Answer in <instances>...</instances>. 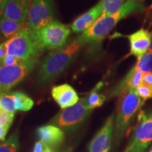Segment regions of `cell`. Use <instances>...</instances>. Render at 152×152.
Returning a JSON list of instances; mask_svg holds the SVG:
<instances>
[{
	"instance_id": "cell-1",
	"label": "cell",
	"mask_w": 152,
	"mask_h": 152,
	"mask_svg": "<svg viewBox=\"0 0 152 152\" xmlns=\"http://www.w3.org/2000/svg\"><path fill=\"white\" fill-rule=\"evenodd\" d=\"M145 6L140 0H128L115 14L107 16H101L92 27L82 33L77 39L82 45L100 42L120 20L131 14L145 10Z\"/></svg>"
},
{
	"instance_id": "cell-2",
	"label": "cell",
	"mask_w": 152,
	"mask_h": 152,
	"mask_svg": "<svg viewBox=\"0 0 152 152\" xmlns=\"http://www.w3.org/2000/svg\"><path fill=\"white\" fill-rule=\"evenodd\" d=\"M82 44L75 39L64 48L51 53L42 63L37 76L38 85H45L58 77L71 64Z\"/></svg>"
},
{
	"instance_id": "cell-3",
	"label": "cell",
	"mask_w": 152,
	"mask_h": 152,
	"mask_svg": "<svg viewBox=\"0 0 152 152\" xmlns=\"http://www.w3.org/2000/svg\"><path fill=\"white\" fill-rule=\"evenodd\" d=\"M70 33L71 29L68 26L54 20L42 29L29 33L39 54L45 49H59L64 47Z\"/></svg>"
},
{
	"instance_id": "cell-4",
	"label": "cell",
	"mask_w": 152,
	"mask_h": 152,
	"mask_svg": "<svg viewBox=\"0 0 152 152\" xmlns=\"http://www.w3.org/2000/svg\"><path fill=\"white\" fill-rule=\"evenodd\" d=\"M144 103L145 101L136 94L135 90L129 91L121 95L114 123L115 141L119 142L123 137L129 125Z\"/></svg>"
},
{
	"instance_id": "cell-5",
	"label": "cell",
	"mask_w": 152,
	"mask_h": 152,
	"mask_svg": "<svg viewBox=\"0 0 152 152\" xmlns=\"http://www.w3.org/2000/svg\"><path fill=\"white\" fill-rule=\"evenodd\" d=\"M152 142V111L139 112L137 123L125 152H146Z\"/></svg>"
},
{
	"instance_id": "cell-6",
	"label": "cell",
	"mask_w": 152,
	"mask_h": 152,
	"mask_svg": "<svg viewBox=\"0 0 152 152\" xmlns=\"http://www.w3.org/2000/svg\"><path fill=\"white\" fill-rule=\"evenodd\" d=\"M92 110L87 107L85 98L77 104L64 109L52 120V125L64 130L71 131L78 128L86 121Z\"/></svg>"
},
{
	"instance_id": "cell-7",
	"label": "cell",
	"mask_w": 152,
	"mask_h": 152,
	"mask_svg": "<svg viewBox=\"0 0 152 152\" xmlns=\"http://www.w3.org/2000/svg\"><path fill=\"white\" fill-rule=\"evenodd\" d=\"M53 0H32L26 18V28L30 33L42 29L54 20Z\"/></svg>"
},
{
	"instance_id": "cell-8",
	"label": "cell",
	"mask_w": 152,
	"mask_h": 152,
	"mask_svg": "<svg viewBox=\"0 0 152 152\" xmlns=\"http://www.w3.org/2000/svg\"><path fill=\"white\" fill-rule=\"evenodd\" d=\"M36 64L37 60L32 58L21 65H0V94H6L20 83L33 71Z\"/></svg>"
},
{
	"instance_id": "cell-9",
	"label": "cell",
	"mask_w": 152,
	"mask_h": 152,
	"mask_svg": "<svg viewBox=\"0 0 152 152\" xmlns=\"http://www.w3.org/2000/svg\"><path fill=\"white\" fill-rule=\"evenodd\" d=\"M8 55H12L23 60L35 58L38 54L27 28L23 29L14 37L5 42Z\"/></svg>"
},
{
	"instance_id": "cell-10",
	"label": "cell",
	"mask_w": 152,
	"mask_h": 152,
	"mask_svg": "<svg viewBox=\"0 0 152 152\" xmlns=\"http://www.w3.org/2000/svg\"><path fill=\"white\" fill-rule=\"evenodd\" d=\"M114 128V114L108 118L89 146L90 152H108Z\"/></svg>"
},
{
	"instance_id": "cell-11",
	"label": "cell",
	"mask_w": 152,
	"mask_h": 152,
	"mask_svg": "<svg viewBox=\"0 0 152 152\" xmlns=\"http://www.w3.org/2000/svg\"><path fill=\"white\" fill-rule=\"evenodd\" d=\"M128 37L130 44L129 56H134L138 60L149 50L152 39V32L141 28L131 34Z\"/></svg>"
},
{
	"instance_id": "cell-12",
	"label": "cell",
	"mask_w": 152,
	"mask_h": 152,
	"mask_svg": "<svg viewBox=\"0 0 152 152\" xmlns=\"http://www.w3.org/2000/svg\"><path fill=\"white\" fill-rule=\"evenodd\" d=\"M102 12L103 10L99 1L90 10L77 17L71 25V30L76 33H84L92 27L95 22L100 18Z\"/></svg>"
},
{
	"instance_id": "cell-13",
	"label": "cell",
	"mask_w": 152,
	"mask_h": 152,
	"mask_svg": "<svg viewBox=\"0 0 152 152\" xmlns=\"http://www.w3.org/2000/svg\"><path fill=\"white\" fill-rule=\"evenodd\" d=\"M30 5V0H7L4 17L25 23Z\"/></svg>"
},
{
	"instance_id": "cell-14",
	"label": "cell",
	"mask_w": 152,
	"mask_h": 152,
	"mask_svg": "<svg viewBox=\"0 0 152 152\" xmlns=\"http://www.w3.org/2000/svg\"><path fill=\"white\" fill-rule=\"evenodd\" d=\"M52 96L63 109L75 105L80 100L75 90L68 84H63L53 87Z\"/></svg>"
},
{
	"instance_id": "cell-15",
	"label": "cell",
	"mask_w": 152,
	"mask_h": 152,
	"mask_svg": "<svg viewBox=\"0 0 152 152\" xmlns=\"http://www.w3.org/2000/svg\"><path fill=\"white\" fill-rule=\"evenodd\" d=\"M144 74L142 72L138 71L137 68L132 67L128 74L123 79V80L114 87L110 95L112 96H118L128 92L131 90H135L142 83Z\"/></svg>"
},
{
	"instance_id": "cell-16",
	"label": "cell",
	"mask_w": 152,
	"mask_h": 152,
	"mask_svg": "<svg viewBox=\"0 0 152 152\" xmlns=\"http://www.w3.org/2000/svg\"><path fill=\"white\" fill-rule=\"evenodd\" d=\"M37 137L49 147H58L64 140V133L61 129L54 125H44L37 130Z\"/></svg>"
},
{
	"instance_id": "cell-17",
	"label": "cell",
	"mask_w": 152,
	"mask_h": 152,
	"mask_svg": "<svg viewBox=\"0 0 152 152\" xmlns=\"http://www.w3.org/2000/svg\"><path fill=\"white\" fill-rule=\"evenodd\" d=\"M23 26L24 23L15 21L3 16L0 18V33L1 36L9 39L24 29Z\"/></svg>"
},
{
	"instance_id": "cell-18",
	"label": "cell",
	"mask_w": 152,
	"mask_h": 152,
	"mask_svg": "<svg viewBox=\"0 0 152 152\" xmlns=\"http://www.w3.org/2000/svg\"><path fill=\"white\" fill-rule=\"evenodd\" d=\"M102 87V83H98L97 85L90 92L88 96L86 98H85L87 107L90 110L100 107L104 104V102H105L106 96L104 94H100L99 92V90H100Z\"/></svg>"
},
{
	"instance_id": "cell-19",
	"label": "cell",
	"mask_w": 152,
	"mask_h": 152,
	"mask_svg": "<svg viewBox=\"0 0 152 152\" xmlns=\"http://www.w3.org/2000/svg\"><path fill=\"white\" fill-rule=\"evenodd\" d=\"M11 93L14 96L16 111H28L33 108L34 102L28 95L21 92H14Z\"/></svg>"
},
{
	"instance_id": "cell-20",
	"label": "cell",
	"mask_w": 152,
	"mask_h": 152,
	"mask_svg": "<svg viewBox=\"0 0 152 152\" xmlns=\"http://www.w3.org/2000/svg\"><path fill=\"white\" fill-rule=\"evenodd\" d=\"M102 7V16H111L118 12L121 9L125 0H101Z\"/></svg>"
},
{
	"instance_id": "cell-21",
	"label": "cell",
	"mask_w": 152,
	"mask_h": 152,
	"mask_svg": "<svg viewBox=\"0 0 152 152\" xmlns=\"http://www.w3.org/2000/svg\"><path fill=\"white\" fill-rule=\"evenodd\" d=\"M138 71L144 74L150 73L152 71V52H147L142 58L137 60L135 66Z\"/></svg>"
},
{
	"instance_id": "cell-22",
	"label": "cell",
	"mask_w": 152,
	"mask_h": 152,
	"mask_svg": "<svg viewBox=\"0 0 152 152\" xmlns=\"http://www.w3.org/2000/svg\"><path fill=\"white\" fill-rule=\"evenodd\" d=\"M19 145L18 136L16 132L0 143V152H17Z\"/></svg>"
},
{
	"instance_id": "cell-23",
	"label": "cell",
	"mask_w": 152,
	"mask_h": 152,
	"mask_svg": "<svg viewBox=\"0 0 152 152\" xmlns=\"http://www.w3.org/2000/svg\"><path fill=\"white\" fill-rule=\"evenodd\" d=\"M0 109L9 113L16 112L14 96L12 93L10 94H1L0 96Z\"/></svg>"
},
{
	"instance_id": "cell-24",
	"label": "cell",
	"mask_w": 152,
	"mask_h": 152,
	"mask_svg": "<svg viewBox=\"0 0 152 152\" xmlns=\"http://www.w3.org/2000/svg\"><path fill=\"white\" fill-rule=\"evenodd\" d=\"M14 113H9L0 109V128H10L14 118Z\"/></svg>"
},
{
	"instance_id": "cell-25",
	"label": "cell",
	"mask_w": 152,
	"mask_h": 152,
	"mask_svg": "<svg viewBox=\"0 0 152 152\" xmlns=\"http://www.w3.org/2000/svg\"><path fill=\"white\" fill-rule=\"evenodd\" d=\"M135 92L144 101H147L149 99L152 98V87L144 85L143 83H142L136 89Z\"/></svg>"
},
{
	"instance_id": "cell-26",
	"label": "cell",
	"mask_w": 152,
	"mask_h": 152,
	"mask_svg": "<svg viewBox=\"0 0 152 152\" xmlns=\"http://www.w3.org/2000/svg\"><path fill=\"white\" fill-rule=\"evenodd\" d=\"M28 61V60H27ZM27 61L23 60L21 58H19L18 57H16L12 55H8L1 62L0 65H4V66H17V65H21V64L26 63Z\"/></svg>"
},
{
	"instance_id": "cell-27",
	"label": "cell",
	"mask_w": 152,
	"mask_h": 152,
	"mask_svg": "<svg viewBox=\"0 0 152 152\" xmlns=\"http://www.w3.org/2000/svg\"><path fill=\"white\" fill-rule=\"evenodd\" d=\"M47 146L44 144L42 142L38 141L35 143L34 146L33 152H45Z\"/></svg>"
},
{
	"instance_id": "cell-28",
	"label": "cell",
	"mask_w": 152,
	"mask_h": 152,
	"mask_svg": "<svg viewBox=\"0 0 152 152\" xmlns=\"http://www.w3.org/2000/svg\"><path fill=\"white\" fill-rule=\"evenodd\" d=\"M142 83L152 87V72L144 74L143 80H142Z\"/></svg>"
},
{
	"instance_id": "cell-29",
	"label": "cell",
	"mask_w": 152,
	"mask_h": 152,
	"mask_svg": "<svg viewBox=\"0 0 152 152\" xmlns=\"http://www.w3.org/2000/svg\"><path fill=\"white\" fill-rule=\"evenodd\" d=\"M7 55V47H6V44L4 42L0 43V64L4 60L6 56Z\"/></svg>"
},
{
	"instance_id": "cell-30",
	"label": "cell",
	"mask_w": 152,
	"mask_h": 152,
	"mask_svg": "<svg viewBox=\"0 0 152 152\" xmlns=\"http://www.w3.org/2000/svg\"><path fill=\"white\" fill-rule=\"evenodd\" d=\"M9 128L5 127V128H0V141H4L6 135L8 132Z\"/></svg>"
},
{
	"instance_id": "cell-31",
	"label": "cell",
	"mask_w": 152,
	"mask_h": 152,
	"mask_svg": "<svg viewBox=\"0 0 152 152\" xmlns=\"http://www.w3.org/2000/svg\"><path fill=\"white\" fill-rule=\"evenodd\" d=\"M7 0H0V18L4 16V9Z\"/></svg>"
},
{
	"instance_id": "cell-32",
	"label": "cell",
	"mask_w": 152,
	"mask_h": 152,
	"mask_svg": "<svg viewBox=\"0 0 152 152\" xmlns=\"http://www.w3.org/2000/svg\"><path fill=\"white\" fill-rule=\"evenodd\" d=\"M150 14H148V16H149L151 18V20H150V25L152 24V9L149 10Z\"/></svg>"
},
{
	"instance_id": "cell-33",
	"label": "cell",
	"mask_w": 152,
	"mask_h": 152,
	"mask_svg": "<svg viewBox=\"0 0 152 152\" xmlns=\"http://www.w3.org/2000/svg\"><path fill=\"white\" fill-rule=\"evenodd\" d=\"M45 152H53V151H52V149H51L50 147H49L48 146H47V148H46V149H45Z\"/></svg>"
},
{
	"instance_id": "cell-34",
	"label": "cell",
	"mask_w": 152,
	"mask_h": 152,
	"mask_svg": "<svg viewBox=\"0 0 152 152\" xmlns=\"http://www.w3.org/2000/svg\"><path fill=\"white\" fill-rule=\"evenodd\" d=\"M148 52H152V39H151V45H150V47L149 48V50H148Z\"/></svg>"
},
{
	"instance_id": "cell-35",
	"label": "cell",
	"mask_w": 152,
	"mask_h": 152,
	"mask_svg": "<svg viewBox=\"0 0 152 152\" xmlns=\"http://www.w3.org/2000/svg\"><path fill=\"white\" fill-rule=\"evenodd\" d=\"M62 152H71V151L70 149H66V150H64V151Z\"/></svg>"
},
{
	"instance_id": "cell-36",
	"label": "cell",
	"mask_w": 152,
	"mask_h": 152,
	"mask_svg": "<svg viewBox=\"0 0 152 152\" xmlns=\"http://www.w3.org/2000/svg\"><path fill=\"white\" fill-rule=\"evenodd\" d=\"M142 1H144V0H142ZM151 9H152V4L149 7V10H151Z\"/></svg>"
},
{
	"instance_id": "cell-37",
	"label": "cell",
	"mask_w": 152,
	"mask_h": 152,
	"mask_svg": "<svg viewBox=\"0 0 152 152\" xmlns=\"http://www.w3.org/2000/svg\"><path fill=\"white\" fill-rule=\"evenodd\" d=\"M1 33H0V42H1Z\"/></svg>"
},
{
	"instance_id": "cell-38",
	"label": "cell",
	"mask_w": 152,
	"mask_h": 152,
	"mask_svg": "<svg viewBox=\"0 0 152 152\" xmlns=\"http://www.w3.org/2000/svg\"><path fill=\"white\" fill-rule=\"evenodd\" d=\"M149 152H152V148H151V149H150V151H149Z\"/></svg>"
},
{
	"instance_id": "cell-39",
	"label": "cell",
	"mask_w": 152,
	"mask_h": 152,
	"mask_svg": "<svg viewBox=\"0 0 152 152\" xmlns=\"http://www.w3.org/2000/svg\"><path fill=\"white\" fill-rule=\"evenodd\" d=\"M0 96H1V94H0Z\"/></svg>"
}]
</instances>
